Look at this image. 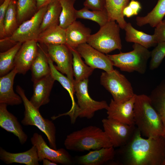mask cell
I'll return each mask as SVG.
<instances>
[{
  "instance_id": "26",
  "label": "cell",
  "mask_w": 165,
  "mask_h": 165,
  "mask_svg": "<svg viewBox=\"0 0 165 165\" xmlns=\"http://www.w3.org/2000/svg\"><path fill=\"white\" fill-rule=\"evenodd\" d=\"M130 0H105V9L109 21H116L122 29H124L127 23L124 19L123 11Z\"/></svg>"
},
{
  "instance_id": "7",
  "label": "cell",
  "mask_w": 165,
  "mask_h": 165,
  "mask_svg": "<svg viewBox=\"0 0 165 165\" xmlns=\"http://www.w3.org/2000/svg\"><path fill=\"white\" fill-rule=\"evenodd\" d=\"M88 79L79 82L74 81V88L77 100V108L72 123L74 124L78 117L90 119L96 112L107 109L108 105L105 101H97L92 99L88 92Z\"/></svg>"
},
{
  "instance_id": "16",
  "label": "cell",
  "mask_w": 165,
  "mask_h": 165,
  "mask_svg": "<svg viewBox=\"0 0 165 165\" xmlns=\"http://www.w3.org/2000/svg\"><path fill=\"white\" fill-rule=\"evenodd\" d=\"M55 80L51 74L33 82V94L30 101L36 108L50 101V96Z\"/></svg>"
},
{
  "instance_id": "27",
  "label": "cell",
  "mask_w": 165,
  "mask_h": 165,
  "mask_svg": "<svg viewBox=\"0 0 165 165\" xmlns=\"http://www.w3.org/2000/svg\"><path fill=\"white\" fill-rule=\"evenodd\" d=\"M165 15V0H158L155 7L146 15L136 17V24L140 27L149 24L152 27H155Z\"/></svg>"
},
{
  "instance_id": "23",
  "label": "cell",
  "mask_w": 165,
  "mask_h": 165,
  "mask_svg": "<svg viewBox=\"0 0 165 165\" xmlns=\"http://www.w3.org/2000/svg\"><path fill=\"white\" fill-rule=\"evenodd\" d=\"M37 56L30 68L33 82L44 78L50 74V68L47 57V51L38 43Z\"/></svg>"
},
{
  "instance_id": "38",
  "label": "cell",
  "mask_w": 165,
  "mask_h": 165,
  "mask_svg": "<svg viewBox=\"0 0 165 165\" xmlns=\"http://www.w3.org/2000/svg\"><path fill=\"white\" fill-rule=\"evenodd\" d=\"M83 5L92 10H103L105 9V0H85Z\"/></svg>"
},
{
  "instance_id": "40",
  "label": "cell",
  "mask_w": 165,
  "mask_h": 165,
  "mask_svg": "<svg viewBox=\"0 0 165 165\" xmlns=\"http://www.w3.org/2000/svg\"><path fill=\"white\" fill-rule=\"evenodd\" d=\"M128 5L133 10L134 15H137L141 9L140 2L135 0H131Z\"/></svg>"
},
{
  "instance_id": "33",
  "label": "cell",
  "mask_w": 165,
  "mask_h": 165,
  "mask_svg": "<svg viewBox=\"0 0 165 165\" xmlns=\"http://www.w3.org/2000/svg\"><path fill=\"white\" fill-rule=\"evenodd\" d=\"M16 6L19 25L30 18L38 10L36 0H17Z\"/></svg>"
},
{
  "instance_id": "24",
  "label": "cell",
  "mask_w": 165,
  "mask_h": 165,
  "mask_svg": "<svg viewBox=\"0 0 165 165\" xmlns=\"http://www.w3.org/2000/svg\"><path fill=\"white\" fill-rule=\"evenodd\" d=\"M37 42L46 45H66V29L59 25L48 28L40 33Z\"/></svg>"
},
{
  "instance_id": "3",
  "label": "cell",
  "mask_w": 165,
  "mask_h": 165,
  "mask_svg": "<svg viewBox=\"0 0 165 165\" xmlns=\"http://www.w3.org/2000/svg\"><path fill=\"white\" fill-rule=\"evenodd\" d=\"M64 145L72 151L83 152L112 146L104 131L99 127L89 126L68 134Z\"/></svg>"
},
{
  "instance_id": "10",
  "label": "cell",
  "mask_w": 165,
  "mask_h": 165,
  "mask_svg": "<svg viewBox=\"0 0 165 165\" xmlns=\"http://www.w3.org/2000/svg\"><path fill=\"white\" fill-rule=\"evenodd\" d=\"M104 131L112 146L120 147L127 144L133 136L137 127L107 118L102 120Z\"/></svg>"
},
{
  "instance_id": "39",
  "label": "cell",
  "mask_w": 165,
  "mask_h": 165,
  "mask_svg": "<svg viewBox=\"0 0 165 165\" xmlns=\"http://www.w3.org/2000/svg\"><path fill=\"white\" fill-rule=\"evenodd\" d=\"M153 35L157 43L165 42V20H162L156 26Z\"/></svg>"
},
{
  "instance_id": "12",
  "label": "cell",
  "mask_w": 165,
  "mask_h": 165,
  "mask_svg": "<svg viewBox=\"0 0 165 165\" xmlns=\"http://www.w3.org/2000/svg\"><path fill=\"white\" fill-rule=\"evenodd\" d=\"M49 56L55 62L56 68L74 83L73 55L71 49L66 45H46Z\"/></svg>"
},
{
  "instance_id": "35",
  "label": "cell",
  "mask_w": 165,
  "mask_h": 165,
  "mask_svg": "<svg viewBox=\"0 0 165 165\" xmlns=\"http://www.w3.org/2000/svg\"><path fill=\"white\" fill-rule=\"evenodd\" d=\"M77 18L88 19L97 23L100 27L105 25L108 21V17L106 9L103 10H92L84 7L76 10Z\"/></svg>"
},
{
  "instance_id": "28",
  "label": "cell",
  "mask_w": 165,
  "mask_h": 165,
  "mask_svg": "<svg viewBox=\"0 0 165 165\" xmlns=\"http://www.w3.org/2000/svg\"><path fill=\"white\" fill-rule=\"evenodd\" d=\"M61 11V7L59 0H53L47 5V10L40 26V33L48 28L59 25Z\"/></svg>"
},
{
  "instance_id": "17",
  "label": "cell",
  "mask_w": 165,
  "mask_h": 165,
  "mask_svg": "<svg viewBox=\"0 0 165 165\" xmlns=\"http://www.w3.org/2000/svg\"><path fill=\"white\" fill-rule=\"evenodd\" d=\"M113 146L91 151L85 155L76 156L74 164L80 165H102L110 163L114 159L115 150Z\"/></svg>"
},
{
  "instance_id": "5",
  "label": "cell",
  "mask_w": 165,
  "mask_h": 165,
  "mask_svg": "<svg viewBox=\"0 0 165 165\" xmlns=\"http://www.w3.org/2000/svg\"><path fill=\"white\" fill-rule=\"evenodd\" d=\"M133 50L129 52L107 55L113 66L121 71L128 72H137L141 74L146 71L151 52L148 49L136 43L132 46Z\"/></svg>"
},
{
  "instance_id": "36",
  "label": "cell",
  "mask_w": 165,
  "mask_h": 165,
  "mask_svg": "<svg viewBox=\"0 0 165 165\" xmlns=\"http://www.w3.org/2000/svg\"><path fill=\"white\" fill-rule=\"evenodd\" d=\"M165 57V42H160L151 52L149 68L153 70L158 68Z\"/></svg>"
},
{
  "instance_id": "32",
  "label": "cell",
  "mask_w": 165,
  "mask_h": 165,
  "mask_svg": "<svg viewBox=\"0 0 165 165\" xmlns=\"http://www.w3.org/2000/svg\"><path fill=\"white\" fill-rule=\"evenodd\" d=\"M76 0H59L61 11L59 18V25L66 29L77 19L76 10L74 7Z\"/></svg>"
},
{
  "instance_id": "9",
  "label": "cell",
  "mask_w": 165,
  "mask_h": 165,
  "mask_svg": "<svg viewBox=\"0 0 165 165\" xmlns=\"http://www.w3.org/2000/svg\"><path fill=\"white\" fill-rule=\"evenodd\" d=\"M47 6L38 9L29 19L23 22L9 37L6 38L12 43H23L34 40L37 41L40 33V28Z\"/></svg>"
},
{
  "instance_id": "30",
  "label": "cell",
  "mask_w": 165,
  "mask_h": 165,
  "mask_svg": "<svg viewBox=\"0 0 165 165\" xmlns=\"http://www.w3.org/2000/svg\"><path fill=\"white\" fill-rule=\"evenodd\" d=\"M70 49L73 55L72 65L75 81L79 82L88 79L94 69L85 63L75 49Z\"/></svg>"
},
{
  "instance_id": "13",
  "label": "cell",
  "mask_w": 165,
  "mask_h": 165,
  "mask_svg": "<svg viewBox=\"0 0 165 165\" xmlns=\"http://www.w3.org/2000/svg\"><path fill=\"white\" fill-rule=\"evenodd\" d=\"M75 49L84 59L85 63L94 69H100L107 72L114 70L112 62L107 55H105L87 43L80 45Z\"/></svg>"
},
{
  "instance_id": "43",
  "label": "cell",
  "mask_w": 165,
  "mask_h": 165,
  "mask_svg": "<svg viewBox=\"0 0 165 165\" xmlns=\"http://www.w3.org/2000/svg\"><path fill=\"white\" fill-rule=\"evenodd\" d=\"M42 163L43 165H57V164L55 163L51 160L46 159L43 160Z\"/></svg>"
},
{
  "instance_id": "2",
  "label": "cell",
  "mask_w": 165,
  "mask_h": 165,
  "mask_svg": "<svg viewBox=\"0 0 165 165\" xmlns=\"http://www.w3.org/2000/svg\"><path fill=\"white\" fill-rule=\"evenodd\" d=\"M134 112V124L141 135L147 138L165 137L162 121L153 107L149 96L136 95Z\"/></svg>"
},
{
  "instance_id": "34",
  "label": "cell",
  "mask_w": 165,
  "mask_h": 165,
  "mask_svg": "<svg viewBox=\"0 0 165 165\" xmlns=\"http://www.w3.org/2000/svg\"><path fill=\"white\" fill-rule=\"evenodd\" d=\"M16 1L11 0L6 11L4 21L6 37L10 36L19 26L17 17Z\"/></svg>"
},
{
  "instance_id": "41",
  "label": "cell",
  "mask_w": 165,
  "mask_h": 165,
  "mask_svg": "<svg viewBox=\"0 0 165 165\" xmlns=\"http://www.w3.org/2000/svg\"><path fill=\"white\" fill-rule=\"evenodd\" d=\"M123 14L124 16L127 17H130L134 15L133 10L128 5L124 9Z\"/></svg>"
},
{
  "instance_id": "18",
  "label": "cell",
  "mask_w": 165,
  "mask_h": 165,
  "mask_svg": "<svg viewBox=\"0 0 165 165\" xmlns=\"http://www.w3.org/2000/svg\"><path fill=\"white\" fill-rule=\"evenodd\" d=\"M17 74L14 68L6 75L0 78V103L5 104L11 106L21 104V97L15 93L13 89L15 77Z\"/></svg>"
},
{
  "instance_id": "14",
  "label": "cell",
  "mask_w": 165,
  "mask_h": 165,
  "mask_svg": "<svg viewBox=\"0 0 165 165\" xmlns=\"http://www.w3.org/2000/svg\"><path fill=\"white\" fill-rule=\"evenodd\" d=\"M38 51V45L36 41H28L22 43L14 60V68L17 74L25 75L30 69Z\"/></svg>"
},
{
  "instance_id": "6",
  "label": "cell",
  "mask_w": 165,
  "mask_h": 165,
  "mask_svg": "<svg viewBox=\"0 0 165 165\" xmlns=\"http://www.w3.org/2000/svg\"><path fill=\"white\" fill-rule=\"evenodd\" d=\"M120 28L116 21H108L97 33L91 35L87 43L104 53L116 49L120 50L122 48Z\"/></svg>"
},
{
  "instance_id": "44",
  "label": "cell",
  "mask_w": 165,
  "mask_h": 165,
  "mask_svg": "<svg viewBox=\"0 0 165 165\" xmlns=\"http://www.w3.org/2000/svg\"><path fill=\"white\" fill-rule=\"evenodd\" d=\"M162 165H165V156L164 160L162 163Z\"/></svg>"
},
{
  "instance_id": "22",
  "label": "cell",
  "mask_w": 165,
  "mask_h": 165,
  "mask_svg": "<svg viewBox=\"0 0 165 165\" xmlns=\"http://www.w3.org/2000/svg\"><path fill=\"white\" fill-rule=\"evenodd\" d=\"M47 57L50 68L51 74L55 80L59 82L68 92L72 101V106L70 109L66 112L61 114V116H68L70 118H71L74 115L77 108V104L74 99V95L75 94V91L74 83L56 68L53 64V61L48 53Z\"/></svg>"
},
{
  "instance_id": "20",
  "label": "cell",
  "mask_w": 165,
  "mask_h": 165,
  "mask_svg": "<svg viewBox=\"0 0 165 165\" xmlns=\"http://www.w3.org/2000/svg\"><path fill=\"white\" fill-rule=\"evenodd\" d=\"M91 33L89 28L75 20L66 29V45L70 48L75 49L79 45L87 43Z\"/></svg>"
},
{
  "instance_id": "11",
  "label": "cell",
  "mask_w": 165,
  "mask_h": 165,
  "mask_svg": "<svg viewBox=\"0 0 165 165\" xmlns=\"http://www.w3.org/2000/svg\"><path fill=\"white\" fill-rule=\"evenodd\" d=\"M31 142L37 149L39 162L48 159L57 164L70 165L74 164V158L64 149H54L48 146L42 135L34 133L31 139Z\"/></svg>"
},
{
  "instance_id": "45",
  "label": "cell",
  "mask_w": 165,
  "mask_h": 165,
  "mask_svg": "<svg viewBox=\"0 0 165 165\" xmlns=\"http://www.w3.org/2000/svg\"><path fill=\"white\" fill-rule=\"evenodd\" d=\"M16 0V1L17 0Z\"/></svg>"
},
{
  "instance_id": "4",
  "label": "cell",
  "mask_w": 165,
  "mask_h": 165,
  "mask_svg": "<svg viewBox=\"0 0 165 165\" xmlns=\"http://www.w3.org/2000/svg\"><path fill=\"white\" fill-rule=\"evenodd\" d=\"M16 90L21 97L24 107V117L21 123L24 126L36 127L47 137L50 147L57 149L56 143V128L51 120L43 118L39 111L31 103L26 96L24 90L20 86H17Z\"/></svg>"
},
{
  "instance_id": "25",
  "label": "cell",
  "mask_w": 165,
  "mask_h": 165,
  "mask_svg": "<svg viewBox=\"0 0 165 165\" xmlns=\"http://www.w3.org/2000/svg\"><path fill=\"white\" fill-rule=\"evenodd\" d=\"M124 29L126 32L125 40L127 42L138 43L147 49L157 44L153 34L148 35L136 30L130 23H127Z\"/></svg>"
},
{
  "instance_id": "15",
  "label": "cell",
  "mask_w": 165,
  "mask_h": 165,
  "mask_svg": "<svg viewBox=\"0 0 165 165\" xmlns=\"http://www.w3.org/2000/svg\"><path fill=\"white\" fill-rule=\"evenodd\" d=\"M136 95L122 103L116 102L111 99L106 109L107 118L129 125L134 124V109Z\"/></svg>"
},
{
  "instance_id": "19",
  "label": "cell",
  "mask_w": 165,
  "mask_h": 165,
  "mask_svg": "<svg viewBox=\"0 0 165 165\" xmlns=\"http://www.w3.org/2000/svg\"><path fill=\"white\" fill-rule=\"evenodd\" d=\"M7 106L5 104L0 103V127L13 133L18 137L21 144H24L28 139V136L16 117L8 111Z\"/></svg>"
},
{
  "instance_id": "29",
  "label": "cell",
  "mask_w": 165,
  "mask_h": 165,
  "mask_svg": "<svg viewBox=\"0 0 165 165\" xmlns=\"http://www.w3.org/2000/svg\"><path fill=\"white\" fill-rule=\"evenodd\" d=\"M152 105L160 116L165 129V80L152 91L150 96Z\"/></svg>"
},
{
  "instance_id": "21",
  "label": "cell",
  "mask_w": 165,
  "mask_h": 165,
  "mask_svg": "<svg viewBox=\"0 0 165 165\" xmlns=\"http://www.w3.org/2000/svg\"><path fill=\"white\" fill-rule=\"evenodd\" d=\"M0 159L7 164L17 163L27 165H38L39 162L37 149L34 145L26 151L17 153L8 152L1 147Z\"/></svg>"
},
{
  "instance_id": "42",
  "label": "cell",
  "mask_w": 165,
  "mask_h": 165,
  "mask_svg": "<svg viewBox=\"0 0 165 165\" xmlns=\"http://www.w3.org/2000/svg\"><path fill=\"white\" fill-rule=\"evenodd\" d=\"M53 0H36L38 10L43 7L47 6Z\"/></svg>"
},
{
  "instance_id": "8",
  "label": "cell",
  "mask_w": 165,
  "mask_h": 165,
  "mask_svg": "<svg viewBox=\"0 0 165 165\" xmlns=\"http://www.w3.org/2000/svg\"><path fill=\"white\" fill-rule=\"evenodd\" d=\"M101 84L112 95L113 100L122 103L130 100L135 94L131 85L125 76L116 69L101 73Z\"/></svg>"
},
{
  "instance_id": "31",
  "label": "cell",
  "mask_w": 165,
  "mask_h": 165,
  "mask_svg": "<svg viewBox=\"0 0 165 165\" xmlns=\"http://www.w3.org/2000/svg\"><path fill=\"white\" fill-rule=\"evenodd\" d=\"M22 43L17 42L9 49L0 53V77L8 73L14 68L15 58Z\"/></svg>"
},
{
  "instance_id": "37",
  "label": "cell",
  "mask_w": 165,
  "mask_h": 165,
  "mask_svg": "<svg viewBox=\"0 0 165 165\" xmlns=\"http://www.w3.org/2000/svg\"><path fill=\"white\" fill-rule=\"evenodd\" d=\"M11 0H4L0 6V37L1 39L5 37L4 21L7 9Z\"/></svg>"
},
{
  "instance_id": "1",
  "label": "cell",
  "mask_w": 165,
  "mask_h": 165,
  "mask_svg": "<svg viewBox=\"0 0 165 165\" xmlns=\"http://www.w3.org/2000/svg\"><path fill=\"white\" fill-rule=\"evenodd\" d=\"M165 156V137L143 138L137 128L128 143L115 150L111 164L162 165Z\"/></svg>"
}]
</instances>
